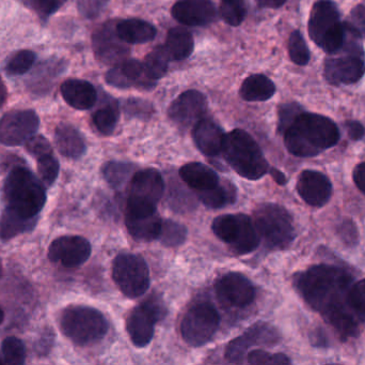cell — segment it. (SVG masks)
Listing matches in <instances>:
<instances>
[{"label": "cell", "instance_id": "9", "mask_svg": "<svg viewBox=\"0 0 365 365\" xmlns=\"http://www.w3.org/2000/svg\"><path fill=\"white\" fill-rule=\"evenodd\" d=\"M215 235L229 244L234 252L245 255L253 252L259 244V235L255 223L246 214H223L212 225Z\"/></svg>", "mask_w": 365, "mask_h": 365}, {"label": "cell", "instance_id": "19", "mask_svg": "<svg viewBox=\"0 0 365 365\" xmlns=\"http://www.w3.org/2000/svg\"><path fill=\"white\" fill-rule=\"evenodd\" d=\"M164 192L165 182L160 171L143 169L133 176L128 201L156 207Z\"/></svg>", "mask_w": 365, "mask_h": 365}, {"label": "cell", "instance_id": "31", "mask_svg": "<svg viewBox=\"0 0 365 365\" xmlns=\"http://www.w3.org/2000/svg\"><path fill=\"white\" fill-rule=\"evenodd\" d=\"M36 222L38 219L21 218L6 209L0 220V238L6 241L26 231H32Z\"/></svg>", "mask_w": 365, "mask_h": 365}, {"label": "cell", "instance_id": "41", "mask_svg": "<svg viewBox=\"0 0 365 365\" xmlns=\"http://www.w3.org/2000/svg\"><path fill=\"white\" fill-rule=\"evenodd\" d=\"M36 61V55L34 51H17L9 59L6 64V70L9 75H23L30 70Z\"/></svg>", "mask_w": 365, "mask_h": 365}, {"label": "cell", "instance_id": "53", "mask_svg": "<svg viewBox=\"0 0 365 365\" xmlns=\"http://www.w3.org/2000/svg\"><path fill=\"white\" fill-rule=\"evenodd\" d=\"M268 171H269V174L272 175V179H274L277 184H280V186H284V184H287V177H285L284 174L281 173L279 169H268Z\"/></svg>", "mask_w": 365, "mask_h": 365}, {"label": "cell", "instance_id": "22", "mask_svg": "<svg viewBox=\"0 0 365 365\" xmlns=\"http://www.w3.org/2000/svg\"><path fill=\"white\" fill-rule=\"evenodd\" d=\"M171 13L182 25L201 27L215 21L216 6L212 0H179Z\"/></svg>", "mask_w": 365, "mask_h": 365}, {"label": "cell", "instance_id": "12", "mask_svg": "<svg viewBox=\"0 0 365 365\" xmlns=\"http://www.w3.org/2000/svg\"><path fill=\"white\" fill-rule=\"evenodd\" d=\"M166 315L162 300L156 296L148 298L140 306L135 308L126 321V329L133 344L145 347L154 336V327Z\"/></svg>", "mask_w": 365, "mask_h": 365}, {"label": "cell", "instance_id": "29", "mask_svg": "<svg viewBox=\"0 0 365 365\" xmlns=\"http://www.w3.org/2000/svg\"><path fill=\"white\" fill-rule=\"evenodd\" d=\"M276 86L263 74H255L247 77L240 86V94L248 102H262L274 96Z\"/></svg>", "mask_w": 365, "mask_h": 365}, {"label": "cell", "instance_id": "37", "mask_svg": "<svg viewBox=\"0 0 365 365\" xmlns=\"http://www.w3.org/2000/svg\"><path fill=\"white\" fill-rule=\"evenodd\" d=\"M187 238V229L184 225L173 220L163 221L158 239L166 246H179Z\"/></svg>", "mask_w": 365, "mask_h": 365}, {"label": "cell", "instance_id": "3", "mask_svg": "<svg viewBox=\"0 0 365 365\" xmlns=\"http://www.w3.org/2000/svg\"><path fill=\"white\" fill-rule=\"evenodd\" d=\"M6 209L25 219H38L46 203V190L40 178L30 169L16 166L4 181Z\"/></svg>", "mask_w": 365, "mask_h": 365}, {"label": "cell", "instance_id": "1", "mask_svg": "<svg viewBox=\"0 0 365 365\" xmlns=\"http://www.w3.org/2000/svg\"><path fill=\"white\" fill-rule=\"evenodd\" d=\"M296 289L304 301L323 317L332 311L349 308V294L354 285L351 274L330 265L313 266L296 276ZM353 312V311H351Z\"/></svg>", "mask_w": 365, "mask_h": 365}, {"label": "cell", "instance_id": "20", "mask_svg": "<svg viewBox=\"0 0 365 365\" xmlns=\"http://www.w3.org/2000/svg\"><path fill=\"white\" fill-rule=\"evenodd\" d=\"M106 81L108 85L120 89L138 87L150 90L156 85V81L148 75L143 62L137 60H125L113 66L107 72Z\"/></svg>", "mask_w": 365, "mask_h": 365}, {"label": "cell", "instance_id": "24", "mask_svg": "<svg viewBox=\"0 0 365 365\" xmlns=\"http://www.w3.org/2000/svg\"><path fill=\"white\" fill-rule=\"evenodd\" d=\"M162 223L158 211L148 214L126 211L125 214V225L128 233L138 241L149 242L158 239Z\"/></svg>", "mask_w": 365, "mask_h": 365}, {"label": "cell", "instance_id": "46", "mask_svg": "<svg viewBox=\"0 0 365 365\" xmlns=\"http://www.w3.org/2000/svg\"><path fill=\"white\" fill-rule=\"evenodd\" d=\"M300 113H302V107L296 103L282 105L279 111V131L284 133Z\"/></svg>", "mask_w": 365, "mask_h": 365}, {"label": "cell", "instance_id": "6", "mask_svg": "<svg viewBox=\"0 0 365 365\" xmlns=\"http://www.w3.org/2000/svg\"><path fill=\"white\" fill-rule=\"evenodd\" d=\"M62 334L78 346L96 344L104 339L109 324L104 315L90 306H68L60 316Z\"/></svg>", "mask_w": 365, "mask_h": 365}, {"label": "cell", "instance_id": "32", "mask_svg": "<svg viewBox=\"0 0 365 365\" xmlns=\"http://www.w3.org/2000/svg\"><path fill=\"white\" fill-rule=\"evenodd\" d=\"M197 194L202 204L212 209L225 207L229 204H233L236 199L235 188L229 182H225L223 184H219L218 186L210 189V190L203 191Z\"/></svg>", "mask_w": 365, "mask_h": 365}, {"label": "cell", "instance_id": "23", "mask_svg": "<svg viewBox=\"0 0 365 365\" xmlns=\"http://www.w3.org/2000/svg\"><path fill=\"white\" fill-rule=\"evenodd\" d=\"M225 134L222 129L204 117L193 126L192 137L197 149L207 156H216L222 152Z\"/></svg>", "mask_w": 365, "mask_h": 365}, {"label": "cell", "instance_id": "48", "mask_svg": "<svg viewBox=\"0 0 365 365\" xmlns=\"http://www.w3.org/2000/svg\"><path fill=\"white\" fill-rule=\"evenodd\" d=\"M151 105L143 100H130L126 103V111L130 115H147L152 113Z\"/></svg>", "mask_w": 365, "mask_h": 365}, {"label": "cell", "instance_id": "52", "mask_svg": "<svg viewBox=\"0 0 365 365\" xmlns=\"http://www.w3.org/2000/svg\"><path fill=\"white\" fill-rule=\"evenodd\" d=\"M262 8L277 9L285 4L287 0H255Z\"/></svg>", "mask_w": 365, "mask_h": 365}, {"label": "cell", "instance_id": "16", "mask_svg": "<svg viewBox=\"0 0 365 365\" xmlns=\"http://www.w3.org/2000/svg\"><path fill=\"white\" fill-rule=\"evenodd\" d=\"M91 252V244L86 238L62 236L53 240L49 246L48 259L66 268H77L89 259Z\"/></svg>", "mask_w": 365, "mask_h": 365}, {"label": "cell", "instance_id": "2", "mask_svg": "<svg viewBox=\"0 0 365 365\" xmlns=\"http://www.w3.org/2000/svg\"><path fill=\"white\" fill-rule=\"evenodd\" d=\"M284 144L289 154L299 158H311L338 144L340 131L325 116L300 113L284 131Z\"/></svg>", "mask_w": 365, "mask_h": 365}, {"label": "cell", "instance_id": "17", "mask_svg": "<svg viewBox=\"0 0 365 365\" xmlns=\"http://www.w3.org/2000/svg\"><path fill=\"white\" fill-rule=\"evenodd\" d=\"M207 101L202 92L188 90L180 94L168 109V115L178 126L188 128L205 117Z\"/></svg>", "mask_w": 365, "mask_h": 365}, {"label": "cell", "instance_id": "30", "mask_svg": "<svg viewBox=\"0 0 365 365\" xmlns=\"http://www.w3.org/2000/svg\"><path fill=\"white\" fill-rule=\"evenodd\" d=\"M193 46L192 34L186 28L175 27L169 30L165 47L171 59L177 61L187 59L192 54Z\"/></svg>", "mask_w": 365, "mask_h": 365}, {"label": "cell", "instance_id": "25", "mask_svg": "<svg viewBox=\"0 0 365 365\" xmlns=\"http://www.w3.org/2000/svg\"><path fill=\"white\" fill-rule=\"evenodd\" d=\"M60 90L64 101L79 111L91 109L98 100V92L93 85L81 79H68Z\"/></svg>", "mask_w": 365, "mask_h": 365}, {"label": "cell", "instance_id": "26", "mask_svg": "<svg viewBox=\"0 0 365 365\" xmlns=\"http://www.w3.org/2000/svg\"><path fill=\"white\" fill-rule=\"evenodd\" d=\"M180 176L182 181L197 193L210 190L220 184L218 175L202 163L191 162L185 164L180 169Z\"/></svg>", "mask_w": 365, "mask_h": 365}, {"label": "cell", "instance_id": "45", "mask_svg": "<svg viewBox=\"0 0 365 365\" xmlns=\"http://www.w3.org/2000/svg\"><path fill=\"white\" fill-rule=\"evenodd\" d=\"M26 149L36 158V160L45 154L53 152L51 143L42 135H34L31 139H28L26 141Z\"/></svg>", "mask_w": 365, "mask_h": 365}, {"label": "cell", "instance_id": "43", "mask_svg": "<svg viewBox=\"0 0 365 365\" xmlns=\"http://www.w3.org/2000/svg\"><path fill=\"white\" fill-rule=\"evenodd\" d=\"M68 0H24L28 8L31 9L41 19L46 21L57 12Z\"/></svg>", "mask_w": 365, "mask_h": 365}, {"label": "cell", "instance_id": "13", "mask_svg": "<svg viewBox=\"0 0 365 365\" xmlns=\"http://www.w3.org/2000/svg\"><path fill=\"white\" fill-rule=\"evenodd\" d=\"M40 126V119L31 109H19L6 114L0 119V143L2 145H23L31 139Z\"/></svg>", "mask_w": 365, "mask_h": 365}, {"label": "cell", "instance_id": "39", "mask_svg": "<svg viewBox=\"0 0 365 365\" xmlns=\"http://www.w3.org/2000/svg\"><path fill=\"white\" fill-rule=\"evenodd\" d=\"M36 164H38V173L41 181L44 184V186H53V182L57 180L60 171L59 162L53 152L36 159Z\"/></svg>", "mask_w": 365, "mask_h": 365}, {"label": "cell", "instance_id": "51", "mask_svg": "<svg viewBox=\"0 0 365 365\" xmlns=\"http://www.w3.org/2000/svg\"><path fill=\"white\" fill-rule=\"evenodd\" d=\"M354 181H355L357 188L365 194V162L360 163L354 169Z\"/></svg>", "mask_w": 365, "mask_h": 365}, {"label": "cell", "instance_id": "33", "mask_svg": "<svg viewBox=\"0 0 365 365\" xmlns=\"http://www.w3.org/2000/svg\"><path fill=\"white\" fill-rule=\"evenodd\" d=\"M120 111L115 101L107 103L93 114L94 126L98 132L104 135H110L115 131L119 121Z\"/></svg>", "mask_w": 365, "mask_h": 365}, {"label": "cell", "instance_id": "49", "mask_svg": "<svg viewBox=\"0 0 365 365\" xmlns=\"http://www.w3.org/2000/svg\"><path fill=\"white\" fill-rule=\"evenodd\" d=\"M248 362L250 364H274V355L262 349H257L249 354Z\"/></svg>", "mask_w": 365, "mask_h": 365}, {"label": "cell", "instance_id": "18", "mask_svg": "<svg viewBox=\"0 0 365 365\" xmlns=\"http://www.w3.org/2000/svg\"><path fill=\"white\" fill-rule=\"evenodd\" d=\"M215 291L221 301L236 308H245L252 304L255 289L244 274L230 272L218 279Z\"/></svg>", "mask_w": 365, "mask_h": 365}, {"label": "cell", "instance_id": "55", "mask_svg": "<svg viewBox=\"0 0 365 365\" xmlns=\"http://www.w3.org/2000/svg\"><path fill=\"white\" fill-rule=\"evenodd\" d=\"M6 98H8V90H6V85H4V81L0 77V109L6 103Z\"/></svg>", "mask_w": 365, "mask_h": 365}, {"label": "cell", "instance_id": "15", "mask_svg": "<svg viewBox=\"0 0 365 365\" xmlns=\"http://www.w3.org/2000/svg\"><path fill=\"white\" fill-rule=\"evenodd\" d=\"M92 44L96 59L109 66H117L125 61L130 55V49L118 36L117 25L113 21L105 23L96 30Z\"/></svg>", "mask_w": 365, "mask_h": 365}, {"label": "cell", "instance_id": "21", "mask_svg": "<svg viewBox=\"0 0 365 365\" xmlns=\"http://www.w3.org/2000/svg\"><path fill=\"white\" fill-rule=\"evenodd\" d=\"M298 194L308 205L323 207L331 199V181L327 176L317 171H304L297 181Z\"/></svg>", "mask_w": 365, "mask_h": 365}, {"label": "cell", "instance_id": "54", "mask_svg": "<svg viewBox=\"0 0 365 365\" xmlns=\"http://www.w3.org/2000/svg\"><path fill=\"white\" fill-rule=\"evenodd\" d=\"M311 340L314 341V343H313L314 346H326V342H327L325 334H319V331L314 332V336L311 338Z\"/></svg>", "mask_w": 365, "mask_h": 365}, {"label": "cell", "instance_id": "34", "mask_svg": "<svg viewBox=\"0 0 365 365\" xmlns=\"http://www.w3.org/2000/svg\"><path fill=\"white\" fill-rule=\"evenodd\" d=\"M170 59V55L167 51L166 47L158 46L154 49L151 53L148 54L143 66H145L148 75L158 83V79H162L166 74Z\"/></svg>", "mask_w": 365, "mask_h": 365}, {"label": "cell", "instance_id": "8", "mask_svg": "<svg viewBox=\"0 0 365 365\" xmlns=\"http://www.w3.org/2000/svg\"><path fill=\"white\" fill-rule=\"evenodd\" d=\"M255 229L259 238L272 250H284L296 237L293 218L282 206L264 204L255 211Z\"/></svg>", "mask_w": 365, "mask_h": 365}, {"label": "cell", "instance_id": "14", "mask_svg": "<svg viewBox=\"0 0 365 365\" xmlns=\"http://www.w3.org/2000/svg\"><path fill=\"white\" fill-rule=\"evenodd\" d=\"M280 342V334L272 326L257 323L244 336L234 339L225 349V359L230 364H242L251 346H274Z\"/></svg>", "mask_w": 365, "mask_h": 365}, {"label": "cell", "instance_id": "11", "mask_svg": "<svg viewBox=\"0 0 365 365\" xmlns=\"http://www.w3.org/2000/svg\"><path fill=\"white\" fill-rule=\"evenodd\" d=\"M220 317L212 304L197 302L189 309L182 319V339L190 346H203L212 340L218 329Z\"/></svg>", "mask_w": 365, "mask_h": 365}, {"label": "cell", "instance_id": "10", "mask_svg": "<svg viewBox=\"0 0 365 365\" xmlns=\"http://www.w3.org/2000/svg\"><path fill=\"white\" fill-rule=\"evenodd\" d=\"M113 278L128 298L145 295L150 286V271L145 259L135 254H120L113 264Z\"/></svg>", "mask_w": 365, "mask_h": 365}, {"label": "cell", "instance_id": "27", "mask_svg": "<svg viewBox=\"0 0 365 365\" xmlns=\"http://www.w3.org/2000/svg\"><path fill=\"white\" fill-rule=\"evenodd\" d=\"M55 143L62 156L73 160L83 156L87 149L81 133L75 126L68 124H61L57 126Z\"/></svg>", "mask_w": 365, "mask_h": 365}, {"label": "cell", "instance_id": "56", "mask_svg": "<svg viewBox=\"0 0 365 365\" xmlns=\"http://www.w3.org/2000/svg\"><path fill=\"white\" fill-rule=\"evenodd\" d=\"M4 311H2V309L0 308V325H1L2 323H4Z\"/></svg>", "mask_w": 365, "mask_h": 365}, {"label": "cell", "instance_id": "44", "mask_svg": "<svg viewBox=\"0 0 365 365\" xmlns=\"http://www.w3.org/2000/svg\"><path fill=\"white\" fill-rule=\"evenodd\" d=\"M108 0H77L79 13L86 19L98 17L106 8Z\"/></svg>", "mask_w": 365, "mask_h": 365}, {"label": "cell", "instance_id": "42", "mask_svg": "<svg viewBox=\"0 0 365 365\" xmlns=\"http://www.w3.org/2000/svg\"><path fill=\"white\" fill-rule=\"evenodd\" d=\"M349 304L360 321H365V279L354 283L349 294Z\"/></svg>", "mask_w": 365, "mask_h": 365}, {"label": "cell", "instance_id": "40", "mask_svg": "<svg viewBox=\"0 0 365 365\" xmlns=\"http://www.w3.org/2000/svg\"><path fill=\"white\" fill-rule=\"evenodd\" d=\"M289 54L292 61L298 66H306L310 60V51L300 31L292 32L289 40Z\"/></svg>", "mask_w": 365, "mask_h": 365}, {"label": "cell", "instance_id": "38", "mask_svg": "<svg viewBox=\"0 0 365 365\" xmlns=\"http://www.w3.org/2000/svg\"><path fill=\"white\" fill-rule=\"evenodd\" d=\"M220 14L223 21L229 25L240 26L247 15L244 0H222L220 4Z\"/></svg>", "mask_w": 365, "mask_h": 365}, {"label": "cell", "instance_id": "4", "mask_svg": "<svg viewBox=\"0 0 365 365\" xmlns=\"http://www.w3.org/2000/svg\"><path fill=\"white\" fill-rule=\"evenodd\" d=\"M222 154L227 164L246 179H261L269 169L257 141L249 133L240 129L225 134Z\"/></svg>", "mask_w": 365, "mask_h": 365}, {"label": "cell", "instance_id": "5", "mask_svg": "<svg viewBox=\"0 0 365 365\" xmlns=\"http://www.w3.org/2000/svg\"><path fill=\"white\" fill-rule=\"evenodd\" d=\"M358 36L353 27L345 25L342 47L326 59L325 77L332 85H351L364 77V51Z\"/></svg>", "mask_w": 365, "mask_h": 365}, {"label": "cell", "instance_id": "7", "mask_svg": "<svg viewBox=\"0 0 365 365\" xmlns=\"http://www.w3.org/2000/svg\"><path fill=\"white\" fill-rule=\"evenodd\" d=\"M309 34L313 42L328 54L342 47L345 26L341 21L338 6L331 0H319L311 10Z\"/></svg>", "mask_w": 365, "mask_h": 365}, {"label": "cell", "instance_id": "47", "mask_svg": "<svg viewBox=\"0 0 365 365\" xmlns=\"http://www.w3.org/2000/svg\"><path fill=\"white\" fill-rule=\"evenodd\" d=\"M339 236L341 240L346 246H355L359 241V233H358L357 226L351 220H345L339 225Z\"/></svg>", "mask_w": 365, "mask_h": 365}, {"label": "cell", "instance_id": "50", "mask_svg": "<svg viewBox=\"0 0 365 365\" xmlns=\"http://www.w3.org/2000/svg\"><path fill=\"white\" fill-rule=\"evenodd\" d=\"M345 128L347 130L349 139L353 141H359L365 134L364 126L358 121H347L345 124Z\"/></svg>", "mask_w": 365, "mask_h": 365}, {"label": "cell", "instance_id": "28", "mask_svg": "<svg viewBox=\"0 0 365 365\" xmlns=\"http://www.w3.org/2000/svg\"><path fill=\"white\" fill-rule=\"evenodd\" d=\"M118 36L128 44H143L154 40L156 28L149 21L130 19L117 24Z\"/></svg>", "mask_w": 365, "mask_h": 365}, {"label": "cell", "instance_id": "36", "mask_svg": "<svg viewBox=\"0 0 365 365\" xmlns=\"http://www.w3.org/2000/svg\"><path fill=\"white\" fill-rule=\"evenodd\" d=\"M26 361L25 345L19 339L9 336L1 344L0 364H24Z\"/></svg>", "mask_w": 365, "mask_h": 365}, {"label": "cell", "instance_id": "35", "mask_svg": "<svg viewBox=\"0 0 365 365\" xmlns=\"http://www.w3.org/2000/svg\"><path fill=\"white\" fill-rule=\"evenodd\" d=\"M133 171H134V166L130 163L111 161L106 163L103 169V174H104L105 180L108 182L111 188L119 189L132 177Z\"/></svg>", "mask_w": 365, "mask_h": 365}]
</instances>
